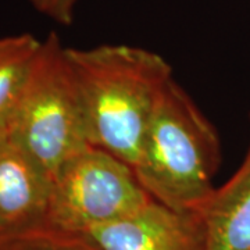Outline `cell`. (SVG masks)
I'll return each mask as SVG.
<instances>
[{
	"label": "cell",
	"instance_id": "cell-1",
	"mask_svg": "<svg viewBox=\"0 0 250 250\" xmlns=\"http://www.w3.org/2000/svg\"><path fill=\"white\" fill-rule=\"evenodd\" d=\"M90 146L132 167L161 95L172 77L163 56L138 46L67 47Z\"/></svg>",
	"mask_w": 250,
	"mask_h": 250
},
{
	"label": "cell",
	"instance_id": "cell-2",
	"mask_svg": "<svg viewBox=\"0 0 250 250\" xmlns=\"http://www.w3.org/2000/svg\"><path fill=\"white\" fill-rule=\"evenodd\" d=\"M220 164L217 128L172 78L161 95L134 166L141 185L164 205L200 211L214 192Z\"/></svg>",
	"mask_w": 250,
	"mask_h": 250
},
{
	"label": "cell",
	"instance_id": "cell-3",
	"mask_svg": "<svg viewBox=\"0 0 250 250\" xmlns=\"http://www.w3.org/2000/svg\"><path fill=\"white\" fill-rule=\"evenodd\" d=\"M9 135L52 177L74 153L90 146L67 47L56 32L42 39Z\"/></svg>",
	"mask_w": 250,
	"mask_h": 250
},
{
	"label": "cell",
	"instance_id": "cell-4",
	"mask_svg": "<svg viewBox=\"0 0 250 250\" xmlns=\"http://www.w3.org/2000/svg\"><path fill=\"white\" fill-rule=\"evenodd\" d=\"M150 199L131 164L106 150L86 146L53 174L46 228L83 236Z\"/></svg>",
	"mask_w": 250,
	"mask_h": 250
},
{
	"label": "cell",
	"instance_id": "cell-5",
	"mask_svg": "<svg viewBox=\"0 0 250 250\" xmlns=\"http://www.w3.org/2000/svg\"><path fill=\"white\" fill-rule=\"evenodd\" d=\"M82 238L93 250H207L202 211L178 210L153 197Z\"/></svg>",
	"mask_w": 250,
	"mask_h": 250
},
{
	"label": "cell",
	"instance_id": "cell-6",
	"mask_svg": "<svg viewBox=\"0 0 250 250\" xmlns=\"http://www.w3.org/2000/svg\"><path fill=\"white\" fill-rule=\"evenodd\" d=\"M53 177L9 134L0 135V235L46 228Z\"/></svg>",
	"mask_w": 250,
	"mask_h": 250
},
{
	"label": "cell",
	"instance_id": "cell-7",
	"mask_svg": "<svg viewBox=\"0 0 250 250\" xmlns=\"http://www.w3.org/2000/svg\"><path fill=\"white\" fill-rule=\"evenodd\" d=\"M207 250H250V145L238 170L202 207Z\"/></svg>",
	"mask_w": 250,
	"mask_h": 250
},
{
	"label": "cell",
	"instance_id": "cell-8",
	"mask_svg": "<svg viewBox=\"0 0 250 250\" xmlns=\"http://www.w3.org/2000/svg\"><path fill=\"white\" fill-rule=\"evenodd\" d=\"M41 46L31 34L0 38V135L9 134Z\"/></svg>",
	"mask_w": 250,
	"mask_h": 250
},
{
	"label": "cell",
	"instance_id": "cell-9",
	"mask_svg": "<svg viewBox=\"0 0 250 250\" xmlns=\"http://www.w3.org/2000/svg\"><path fill=\"white\" fill-rule=\"evenodd\" d=\"M0 250H93L82 236L41 228L0 235Z\"/></svg>",
	"mask_w": 250,
	"mask_h": 250
},
{
	"label": "cell",
	"instance_id": "cell-10",
	"mask_svg": "<svg viewBox=\"0 0 250 250\" xmlns=\"http://www.w3.org/2000/svg\"><path fill=\"white\" fill-rule=\"evenodd\" d=\"M32 9L62 27L74 22L75 9L80 0H28Z\"/></svg>",
	"mask_w": 250,
	"mask_h": 250
}]
</instances>
